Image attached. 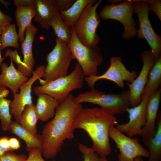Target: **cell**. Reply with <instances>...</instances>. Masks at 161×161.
Wrapping results in <instances>:
<instances>
[{"label":"cell","mask_w":161,"mask_h":161,"mask_svg":"<svg viewBox=\"0 0 161 161\" xmlns=\"http://www.w3.org/2000/svg\"><path fill=\"white\" fill-rule=\"evenodd\" d=\"M75 98L70 94L60 102L53 118L45 125L42 130V155L46 159L55 158L64 141L74 138L73 123L78 113L83 108L81 104L75 102Z\"/></svg>","instance_id":"obj_1"},{"label":"cell","mask_w":161,"mask_h":161,"mask_svg":"<svg viewBox=\"0 0 161 161\" xmlns=\"http://www.w3.org/2000/svg\"><path fill=\"white\" fill-rule=\"evenodd\" d=\"M118 124L114 115L106 113L100 108H83L75 118L73 128L84 130L92 141V148L95 152L100 156L106 157L111 151L109 129Z\"/></svg>","instance_id":"obj_2"},{"label":"cell","mask_w":161,"mask_h":161,"mask_svg":"<svg viewBox=\"0 0 161 161\" xmlns=\"http://www.w3.org/2000/svg\"><path fill=\"white\" fill-rule=\"evenodd\" d=\"M80 94L75 98L78 104L89 102L98 105L106 113L112 115L123 114L130 106L129 90L118 94H106L94 88Z\"/></svg>","instance_id":"obj_3"},{"label":"cell","mask_w":161,"mask_h":161,"mask_svg":"<svg viewBox=\"0 0 161 161\" xmlns=\"http://www.w3.org/2000/svg\"><path fill=\"white\" fill-rule=\"evenodd\" d=\"M85 76L82 69L78 63L69 75L60 77L33 89L36 95L45 93L57 100L60 103L70 94L72 91L80 89L83 86Z\"/></svg>","instance_id":"obj_4"},{"label":"cell","mask_w":161,"mask_h":161,"mask_svg":"<svg viewBox=\"0 0 161 161\" xmlns=\"http://www.w3.org/2000/svg\"><path fill=\"white\" fill-rule=\"evenodd\" d=\"M72 59L68 44L56 38L55 46L46 56L47 64L45 69L44 79L39 80L41 85L67 75Z\"/></svg>","instance_id":"obj_5"},{"label":"cell","mask_w":161,"mask_h":161,"mask_svg":"<svg viewBox=\"0 0 161 161\" xmlns=\"http://www.w3.org/2000/svg\"><path fill=\"white\" fill-rule=\"evenodd\" d=\"M71 38L68 44L72 59H76L81 68L85 77L96 75L98 68L103 61V56L99 47L96 45L88 48L78 40L75 32L74 26L71 27Z\"/></svg>","instance_id":"obj_6"},{"label":"cell","mask_w":161,"mask_h":161,"mask_svg":"<svg viewBox=\"0 0 161 161\" xmlns=\"http://www.w3.org/2000/svg\"><path fill=\"white\" fill-rule=\"evenodd\" d=\"M102 0H100L94 4H89L74 26L75 35L84 45L92 48L100 42L96 30L100 22L97 8Z\"/></svg>","instance_id":"obj_7"},{"label":"cell","mask_w":161,"mask_h":161,"mask_svg":"<svg viewBox=\"0 0 161 161\" xmlns=\"http://www.w3.org/2000/svg\"><path fill=\"white\" fill-rule=\"evenodd\" d=\"M134 11V2L132 0H127L120 4L103 6L99 16L104 20L113 19L121 23L124 29L122 37L128 40L135 37L138 30L135 27L137 22L133 17Z\"/></svg>","instance_id":"obj_8"},{"label":"cell","mask_w":161,"mask_h":161,"mask_svg":"<svg viewBox=\"0 0 161 161\" xmlns=\"http://www.w3.org/2000/svg\"><path fill=\"white\" fill-rule=\"evenodd\" d=\"M132 1L134 3V12L137 15L139 23V29L137 32V37L146 40L157 60L161 57V38L155 33L150 22L148 1Z\"/></svg>","instance_id":"obj_9"},{"label":"cell","mask_w":161,"mask_h":161,"mask_svg":"<svg viewBox=\"0 0 161 161\" xmlns=\"http://www.w3.org/2000/svg\"><path fill=\"white\" fill-rule=\"evenodd\" d=\"M109 135L119 151L117 156L118 161H135L138 157H149L148 151L140 143L138 138H131L120 132L114 126L110 127Z\"/></svg>","instance_id":"obj_10"},{"label":"cell","mask_w":161,"mask_h":161,"mask_svg":"<svg viewBox=\"0 0 161 161\" xmlns=\"http://www.w3.org/2000/svg\"><path fill=\"white\" fill-rule=\"evenodd\" d=\"M110 62L109 68L102 75L85 77L84 80L91 89L94 88L96 83L102 79L113 81L119 87L123 88L125 86L124 81L131 83L137 77L136 72L134 70L130 71L127 69L120 57H112L110 59Z\"/></svg>","instance_id":"obj_11"},{"label":"cell","mask_w":161,"mask_h":161,"mask_svg":"<svg viewBox=\"0 0 161 161\" xmlns=\"http://www.w3.org/2000/svg\"><path fill=\"white\" fill-rule=\"evenodd\" d=\"M45 68L43 65L38 67L33 72L31 77L20 86V92L14 95L10 106V111L16 121H19L26 106L33 103L32 87L36 80L43 77Z\"/></svg>","instance_id":"obj_12"},{"label":"cell","mask_w":161,"mask_h":161,"mask_svg":"<svg viewBox=\"0 0 161 161\" xmlns=\"http://www.w3.org/2000/svg\"><path fill=\"white\" fill-rule=\"evenodd\" d=\"M140 58L143 65L138 76L131 83H126L129 88V102L131 108L140 102L141 95L148 80L149 73L156 60L151 49L143 52Z\"/></svg>","instance_id":"obj_13"},{"label":"cell","mask_w":161,"mask_h":161,"mask_svg":"<svg viewBox=\"0 0 161 161\" xmlns=\"http://www.w3.org/2000/svg\"><path fill=\"white\" fill-rule=\"evenodd\" d=\"M141 101L136 106L127 108L129 120L124 124L116 125V128L123 133L130 137L139 135L146 121V106L149 97L141 96Z\"/></svg>","instance_id":"obj_14"},{"label":"cell","mask_w":161,"mask_h":161,"mask_svg":"<svg viewBox=\"0 0 161 161\" xmlns=\"http://www.w3.org/2000/svg\"><path fill=\"white\" fill-rule=\"evenodd\" d=\"M38 29L32 24L26 30L24 41L21 43L23 60L17 65V69L25 76H31L35 64L32 53V45Z\"/></svg>","instance_id":"obj_15"},{"label":"cell","mask_w":161,"mask_h":161,"mask_svg":"<svg viewBox=\"0 0 161 161\" xmlns=\"http://www.w3.org/2000/svg\"><path fill=\"white\" fill-rule=\"evenodd\" d=\"M10 59L9 66L5 62L0 65V85L9 88L14 95L18 93L20 86L28 79L15 67L12 59Z\"/></svg>","instance_id":"obj_16"},{"label":"cell","mask_w":161,"mask_h":161,"mask_svg":"<svg viewBox=\"0 0 161 161\" xmlns=\"http://www.w3.org/2000/svg\"><path fill=\"white\" fill-rule=\"evenodd\" d=\"M161 89L149 97L146 109V123L140 136H153L156 131V120L161 99Z\"/></svg>","instance_id":"obj_17"},{"label":"cell","mask_w":161,"mask_h":161,"mask_svg":"<svg viewBox=\"0 0 161 161\" xmlns=\"http://www.w3.org/2000/svg\"><path fill=\"white\" fill-rule=\"evenodd\" d=\"M34 6L36 11L34 21L38 23L42 28L49 29L51 27L52 17L59 12L54 0H35Z\"/></svg>","instance_id":"obj_18"},{"label":"cell","mask_w":161,"mask_h":161,"mask_svg":"<svg viewBox=\"0 0 161 161\" xmlns=\"http://www.w3.org/2000/svg\"><path fill=\"white\" fill-rule=\"evenodd\" d=\"M8 131L24 141L27 151L34 148L40 149L42 151L44 140L42 135L38 133L32 134L23 128L18 121L12 120Z\"/></svg>","instance_id":"obj_19"},{"label":"cell","mask_w":161,"mask_h":161,"mask_svg":"<svg viewBox=\"0 0 161 161\" xmlns=\"http://www.w3.org/2000/svg\"><path fill=\"white\" fill-rule=\"evenodd\" d=\"M35 108L38 120L45 122L54 117L59 102L45 93L38 95Z\"/></svg>","instance_id":"obj_20"},{"label":"cell","mask_w":161,"mask_h":161,"mask_svg":"<svg viewBox=\"0 0 161 161\" xmlns=\"http://www.w3.org/2000/svg\"><path fill=\"white\" fill-rule=\"evenodd\" d=\"M156 131L153 137L145 136L142 140L148 148L149 156L148 161H161V115L158 114Z\"/></svg>","instance_id":"obj_21"},{"label":"cell","mask_w":161,"mask_h":161,"mask_svg":"<svg viewBox=\"0 0 161 161\" xmlns=\"http://www.w3.org/2000/svg\"><path fill=\"white\" fill-rule=\"evenodd\" d=\"M36 13L34 6L20 7H17L15 13V18L18 27V34L21 43L24 41L25 32L31 24L32 19Z\"/></svg>","instance_id":"obj_22"},{"label":"cell","mask_w":161,"mask_h":161,"mask_svg":"<svg viewBox=\"0 0 161 161\" xmlns=\"http://www.w3.org/2000/svg\"><path fill=\"white\" fill-rule=\"evenodd\" d=\"M161 56L155 62L149 73L147 82L141 96L150 97L160 88Z\"/></svg>","instance_id":"obj_23"},{"label":"cell","mask_w":161,"mask_h":161,"mask_svg":"<svg viewBox=\"0 0 161 161\" xmlns=\"http://www.w3.org/2000/svg\"><path fill=\"white\" fill-rule=\"evenodd\" d=\"M95 0H76L67 10L60 12L64 22L70 27L74 26L81 16L86 6L90 3L94 4Z\"/></svg>","instance_id":"obj_24"},{"label":"cell","mask_w":161,"mask_h":161,"mask_svg":"<svg viewBox=\"0 0 161 161\" xmlns=\"http://www.w3.org/2000/svg\"><path fill=\"white\" fill-rule=\"evenodd\" d=\"M9 94L6 88L0 85V120L3 131H8L12 121L10 106L12 100L6 99Z\"/></svg>","instance_id":"obj_25"},{"label":"cell","mask_w":161,"mask_h":161,"mask_svg":"<svg viewBox=\"0 0 161 161\" xmlns=\"http://www.w3.org/2000/svg\"><path fill=\"white\" fill-rule=\"evenodd\" d=\"M50 26L53 28L57 38L68 44L71 38V27L63 21L60 12L52 17Z\"/></svg>","instance_id":"obj_26"},{"label":"cell","mask_w":161,"mask_h":161,"mask_svg":"<svg viewBox=\"0 0 161 161\" xmlns=\"http://www.w3.org/2000/svg\"><path fill=\"white\" fill-rule=\"evenodd\" d=\"M38 120L35 106L32 103L26 106L18 121L23 128L35 134H37L36 124Z\"/></svg>","instance_id":"obj_27"},{"label":"cell","mask_w":161,"mask_h":161,"mask_svg":"<svg viewBox=\"0 0 161 161\" xmlns=\"http://www.w3.org/2000/svg\"><path fill=\"white\" fill-rule=\"evenodd\" d=\"M19 36L17 33L16 25L10 24L2 29L0 36V48L3 50L8 47L18 48Z\"/></svg>","instance_id":"obj_28"},{"label":"cell","mask_w":161,"mask_h":161,"mask_svg":"<svg viewBox=\"0 0 161 161\" xmlns=\"http://www.w3.org/2000/svg\"><path fill=\"white\" fill-rule=\"evenodd\" d=\"M78 148L82 153L83 161H101L100 157L94 151L92 147L79 143Z\"/></svg>","instance_id":"obj_29"},{"label":"cell","mask_w":161,"mask_h":161,"mask_svg":"<svg viewBox=\"0 0 161 161\" xmlns=\"http://www.w3.org/2000/svg\"><path fill=\"white\" fill-rule=\"evenodd\" d=\"M27 158L24 154H17L8 151L0 155V161H25Z\"/></svg>","instance_id":"obj_30"},{"label":"cell","mask_w":161,"mask_h":161,"mask_svg":"<svg viewBox=\"0 0 161 161\" xmlns=\"http://www.w3.org/2000/svg\"><path fill=\"white\" fill-rule=\"evenodd\" d=\"M28 157L25 161H46L42 157V150L38 148H34L29 151ZM51 161H56L55 160Z\"/></svg>","instance_id":"obj_31"},{"label":"cell","mask_w":161,"mask_h":161,"mask_svg":"<svg viewBox=\"0 0 161 161\" xmlns=\"http://www.w3.org/2000/svg\"><path fill=\"white\" fill-rule=\"evenodd\" d=\"M150 10L154 12L161 21V1L159 0H147Z\"/></svg>","instance_id":"obj_32"},{"label":"cell","mask_w":161,"mask_h":161,"mask_svg":"<svg viewBox=\"0 0 161 161\" xmlns=\"http://www.w3.org/2000/svg\"><path fill=\"white\" fill-rule=\"evenodd\" d=\"M56 6L59 12L68 10L76 0H54Z\"/></svg>","instance_id":"obj_33"},{"label":"cell","mask_w":161,"mask_h":161,"mask_svg":"<svg viewBox=\"0 0 161 161\" xmlns=\"http://www.w3.org/2000/svg\"><path fill=\"white\" fill-rule=\"evenodd\" d=\"M4 55L6 57H10L13 61L15 62L17 65L20 64L22 61L20 56L16 49L14 51L10 49H7L5 52Z\"/></svg>","instance_id":"obj_34"},{"label":"cell","mask_w":161,"mask_h":161,"mask_svg":"<svg viewBox=\"0 0 161 161\" xmlns=\"http://www.w3.org/2000/svg\"><path fill=\"white\" fill-rule=\"evenodd\" d=\"M12 20L11 17L4 14L0 8V28L3 29L10 24Z\"/></svg>","instance_id":"obj_35"},{"label":"cell","mask_w":161,"mask_h":161,"mask_svg":"<svg viewBox=\"0 0 161 161\" xmlns=\"http://www.w3.org/2000/svg\"><path fill=\"white\" fill-rule=\"evenodd\" d=\"M35 0H13L14 5L17 7H20L34 6Z\"/></svg>","instance_id":"obj_36"},{"label":"cell","mask_w":161,"mask_h":161,"mask_svg":"<svg viewBox=\"0 0 161 161\" xmlns=\"http://www.w3.org/2000/svg\"><path fill=\"white\" fill-rule=\"evenodd\" d=\"M10 148L13 151L18 149L20 147L19 141L16 138L11 137L9 139Z\"/></svg>","instance_id":"obj_37"},{"label":"cell","mask_w":161,"mask_h":161,"mask_svg":"<svg viewBox=\"0 0 161 161\" xmlns=\"http://www.w3.org/2000/svg\"><path fill=\"white\" fill-rule=\"evenodd\" d=\"M0 146L3 148L12 151L10 147L9 139L6 137H3L0 138Z\"/></svg>","instance_id":"obj_38"},{"label":"cell","mask_w":161,"mask_h":161,"mask_svg":"<svg viewBox=\"0 0 161 161\" xmlns=\"http://www.w3.org/2000/svg\"><path fill=\"white\" fill-rule=\"evenodd\" d=\"M2 28H0V36L1 34ZM1 49L0 48V66L1 64L3 63L4 61V58L2 57L1 52Z\"/></svg>","instance_id":"obj_39"},{"label":"cell","mask_w":161,"mask_h":161,"mask_svg":"<svg viewBox=\"0 0 161 161\" xmlns=\"http://www.w3.org/2000/svg\"><path fill=\"white\" fill-rule=\"evenodd\" d=\"M10 151L9 150L3 148L0 146V155H1L3 154L5 152Z\"/></svg>","instance_id":"obj_40"},{"label":"cell","mask_w":161,"mask_h":161,"mask_svg":"<svg viewBox=\"0 0 161 161\" xmlns=\"http://www.w3.org/2000/svg\"><path fill=\"white\" fill-rule=\"evenodd\" d=\"M0 2L6 7H7L10 4V3L7 2L3 0H0Z\"/></svg>","instance_id":"obj_41"},{"label":"cell","mask_w":161,"mask_h":161,"mask_svg":"<svg viewBox=\"0 0 161 161\" xmlns=\"http://www.w3.org/2000/svg\"><path fill=\"white\" fill-rule=\"evenodd\" d=\"M101 159V161H108L106 157L105 156H100Z\"/></svg>","instance_id":"obj_42"},{"label":"cell","mask_w":161,"mask_h":161,"mask_svg":"<svg viewBox=\"0 0 161 161\" xmlns=\"http://www.w3.org/2000/svg\"><path fill=\"white\" fill-rule=\"evenodd\" d=\"M135 161H143V160L141 157H138L136 158Z\"/></svg>","instance_id":"obj_43"}]
</instances>
